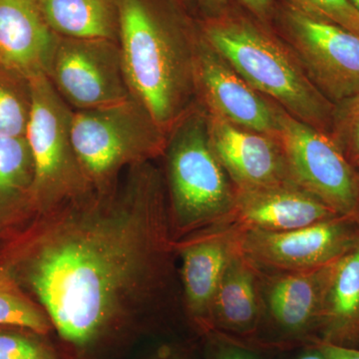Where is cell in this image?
I'll list each match as a JSON object with an SVG mask.
<instances>
[{
    "mask_svg": "<svg viewBox=\"0 0 359 359\" xmlns=\"http://www.w3.org/2000/svg\"><path fill=\"white\" fill-rule=\"evenodd\" d=\"M37 212L32 233L0 269L77 355L171 306L176 241L164 174L153 162Z\"/></svg>",
    "mask_w": 359,
    "mask_h": 359,
    "instance_id": "6da1fadb",
    "label": "cell"
},
{
    "mask_svg": "<svg viewBox=\"0 0 359 359\" xmlns=\"http://www.w3.org/2000/svg\"><path fill=\"white\" fill-rule=\"evenodd\" d=\"M118 8L130 92L168 137L198 104V22L173 0H118Z\"/></svg>",
    "mask_w": 359,
    "mask_h": 359,
    "instance_id": "7a4b0ae2",
    "label": "cell"
},
{
    "mask_svg": "<svg viewBox=\"0 0 359 359\" xmlns=\"http://www.w3.org/2000/svg\"><path fill=\"white\" fill-rule=\"evenodd\" d=\"M204 39L259 93L287 114L330 135L334 104L314 86L271 26L231 6L198 22Z\"/></svg>",
    "mask_w": 359,
    "mask_h": 359,
    "instance_id": "3957f363",
    "label": "cell"
},
{
    "mask_svg": "<svg viewBox=\"0 0 359 359\" xmlns=\"http://www.w3.org/2000/svg\"><path fill=\"white\" fill-rule=\"evenodd\" d=\"M163 157L174 240L223 223L235 205L236 188L215 154L208 114L201 104L168 135Z\"/></svg>",
    "mask_w": 359,
    "mask_h": 359,
    "instance_id": "277c9868",
    "label": "cell"
},
{
    "mask_svg": "<svg viewBox=\"0 0 359 359\" xmlns=\"http://www.w3.org/2000/svg\"><path fill=\"white\" fill-rule=\"evenodd\" d=\"M71 139L86 178L95 189L112 186L123 172L164 155L168 137L134 98L73 110Z\"/></svg>",
    "mask_w": 359,
    "mask_h": 359,
    "instance_id": "5b68a950",
    "label": "cell"
},
{
    "mask_svg": "<svg viewBox=\"0 0 359 359\" xmlns=\"http://www.w3.org/2000/svg\"><path fill=\"white\" fill-rule=\"evenodd\" d=\"M29 81L32 101L25 138L34 164L32 207L40 212L88 192L93 186L71 139L73 110L47 75Z\"/></svg>",
    "mask_w": 359,
    "mask_h": 359,
    "instance_id": "8992f818",
    "label": "cell"
},
{
    "mask_svg": "<svg viewBox=\"0 0 359 359\" xmlns=\"http://www.w3.org/2000/svg\"><path fill=\"white\" fill-rule=\"evenodd\" d=\"M271 26L328 100L335 104L358 93L359 35L280 0Z\"/></svg>",
    "mask_w": 359,
    "mask_h": 359,
    "instance_id": "52a82bcc",
    "label": "cell"
},
{
    "mask_svg": "<svg viewBox=\"0 0 359 359\" xmlns=\"http://www.w3.org/2000/svg\"><path fill=\"white\" fill-rule=\"evenodd\" d=\"M218 230V229H215ZM236 249L264 273H301L330 266L359 241V223L337 216L294 230L228 231Z\"/></svg>",
    "mask_w": 359,
    "mask_h": 359,
    "instance_id": "ba28073f",
    "label": "cell"
},
{
    "mask_svg": "<svg viewBox=\"0 0 359 359\" xmlns=\"http://www.w3.org/2000/svg\"><path fill=\"white\" fill-rule=\"evenodd\" d=\"M278 137L290 180L337 214L356 219L358 175L332 137L287 112Z\"/></svg>",
    "mask_w": 359,
    "mask_h": 359,
    "instance_id": "9c48e42d",
    "label": "cell"
},
{
    "mask_svg": "<svg viewBox=\"0 0 359 359\" xmlns=\"http://www.w3.org/2000/svg\"><path fill=\"white\" fill-rule=\"evenodd\" d=\"M47 76L74 110L95 109L133 98L119 43L112 40L59 37Z\"/></svg>",
    "mask_w": 359,
    "mask_h": 359,
    "instance_id": "30bf717a",
    "label": "cell"
},
{
    "mask_svg": "<svg viewBox=\"0 0 359 359\" xmlns=\"http://www.w3.org/2000/svg\"><path fill=\"white\" fill-rule=\"evenodd\" d=\"M199 27V26H198ZM198 103L231 124L278 136L285 111L233 69L199 29L195 51Z\"/></svg>",
    "mask_w": 359,
    "mask_h": 359,
    "instance_id": "8fae6325",
    "label": "cell"
},
{
    "mask_svg": "<svg viewBox=\"0 0 359 359\" xmlns=\"http://www.w3.org/2000/svg\"><path fill=\"white\" fill-rule=\"evenodd\" d=\"M337 216L341 215L294 182L287 181L236 190L231 214L223 223L212 229L276 233L311 226Z\"/></svg>",
    "mask_w": 359,
    "mask_h": 359,
    "instance_id": "7c38bea8",
    "label": "cell"
},
{
    "mask_svg": "<svg viewBox=\"0 0 359 359\" xmlns=\"http://www.w3.org/2000/svg\"><path fill=\"white\" fill-rule=\"evenodd\" d=\"M208 128L215 154L236 190L292 181L280 137L243 128L210 114Z\"/></svg>",
    "mask_w": 359,
    "mask_h": 359,
    "instance_id": "4fadbf2b",
    "label": "cell"
},
{
    "mask_svg": "<svg viewBox=\"0 0 359 359\" xmlns=\"http://www.w3.org/2000/svg\"><path fill=\"white\" fill-rule=\"evenodd\" d=\"M58 39L39 0H0V66L28 79L48 75Z\"/></svg>",
    "mask_w": 359,
    "mask_h": 359,
    "instance_id": "5bb4252c",
    "label": "cell"
},
{
    "mask_svg": "<svg viewBox=\"0 0 359 359\" xmlns=\"http://www.w3.org/2000/svg\"><path fill=\"white\" fill-rule=\"evenodd\" d=\"M176 250L187 313L203 327H212V304L233 250L230 233L200 231L177 241Z\"/></svg>",
    "mask_w": 359,
    "mask_h": 359,
    "instance_id": "9a60e30c",
    "label": "cell"
},
{
    "mask_svg": "<svg viewBox=\"0 0 359 359\" xmlns=\"http://www.w3.org/2000/svg\"><path fill=\"white\" fill-rule=\"evenodd\" d=\"M330 266L301 273L257 271L262 306L278 327L290 334H299L318 325Z\"/></svg>",
    "mask_w": 359,
    "mask_h": 359,
    "instance_id": "2e32d148",
    "label": "cell"
},
{
    "mask_svg": "<svg viewBox=\"0 0 359 359\" xmlns=\"http://www.w3.org/2000/svg\"><path fill=\"white\" fill-rule=\"evenodd\" d=\"M323 342L358 347L359 342V241L328 269L318 325Z\"/></svg>",
    "mask_w": 359,
    "mask_h": 359,
    "instance_id": "e0dca14e",
    "label": "cell"
},
{
    "mask_svg": "<svg viewBox=\"0 0 359 359\" xmlns=\"http://www.w3.org/2000/svg\"><path fill=\"white\" fill-rule=\"evenodd\" d=\"M262 313L259 271L233 245L212 304V327L247 334L256 330Z\"/></svg>",
    "mask_w": 359,
    "mask_h": 359,
    "instance_id": "ac0fdd59",
    "label": "cell"
},
{
    "mask_svg": "<svg viewBox=\"0 0 359 359\" xmlns=\"http://www.w3.org/2000/svg\"><path fill=\"white\" fill-rule=\"evenodd\" d=\"M39 4L59 37L119 41L118 0H39Z\"/></svg>",
    "mask_w": 359,
    "mask_h": 359,
    "instance_id": "d6986e66",
    "label": "cell"
},
{
    "mask_svg": "<svg viewBox=\"0 0 359 359\" xmlns=\"http://www.w3.org/2000/svg\"><path fill=\"white\" fill-rule=\"evenodd\" d=\"M34 164L25 137L0 136V212L32 207Z\"/></svg>",
    "mask_w": 359,
    "mask_h": 359,
    "instance_id": "ffe728a7",
    "label": "cell"
},
{
    "mask_svg": "<svg viewBox=\"0 0 359 359\" xmlns=\"http://www.w3.org/2000/svg\"><path fill=\"white\" fill-rule=\"evenodd\" d=\"M0 327L25 328L43 335H48L53 330L46 313L2 269H0Z\"/></svg>",
    "mask_w": 359,
    "mask_h": 359,
    "instance_id": "44dd1931",
    "label": "cell"
},
{
    "mask_svg": "<svg viewBox=\"0 0 359 359\" xmlns=\"http://www.w3.org/2000/svg\"><path fill=\"white\" fill-rule=\"evenodd\" d=\"M32 101L29 79L0 66V136L25 137Z\"/></svg>",
    "mask_w": 359,
    "mask_h": 359,
    "instance_id": "7402d4cb",
    "label": "cell"
},
{
    "mask_svg": "<svg viewBox=\"0 0 359 359\" xmlns=\"http://www.w3.org/2000/svg\"><path fill=\"white\" fill-rule=\"evenodd\" d=\"M330 136L354 169L359 168V92L334 104Z\"/></svg>",
    "mask_w": 359,
    "mask_h": 359,
    "instance_id": "603a6c76",
    "label": "cell"
},
{
    "mask_svg": "<svg viewBox=\"0 0 359 359\" xmlns=\"http://www.w3.org/2000/svg\"><path fill=\"white\" fill-rule=\"evenodd\" d=\"M45 337L25 328L0 327V359H60Z\"/></svg>",
    "mask_w": 359,
    "mask_h": 359,
    "instance_id": "cb8c5ba5",
    "label": "cell"
},
{
    "mask_svg": "<svg viewBox=\"0 0 359 359\" xmlns=\"http://www.w3.org/2000/svg\"><path fill=\"white\" fill-rule=\"evenodd\" d=\"M316 18L332 21L359 35V11L349 0H280Z\"/></svg>",
    "mask_w": 359,
    "mask_h": 359,
    "instance_id": "d4e9b609",
    "label": "cell"
},
{
    "mask_svg": "<svg viewBox=\"0 0 359 359\" xmlns=\"http://www.w3.org/2000/svg\"><path fill=\"white\" fill-rule=\"evenodd\" d=\"M243 9L264 25H273L276 0H237ZM273 27V26H271Z\"/></svg>",
    "mask_w": 359,
    "mask_h": 359,
    "instance_id": "484cf974",
    "label": "cell"
},
{
    "mask_svg": "<svg viewBox=\"0 0 359 359\" xmlns=\"http://www.w3.org/2000/svg\"><path fill=\"white\" fill-rule=\"evenodd\" d=\"M318 348L327 359H359V347L337 346L320 341Z\"/></svg>",
    "mask_w": 359,
    "mask_h": 359,
    "instance_id": "4316f807",
    "label": "cell"
},
{
    "mask_svg": "<svg viewBox=\"0 0 359 359\" xmlns=\"http://www.w3.org/2000/svg\"><path fill=\"white\" fill-rule=\"evenodd\" d=\"M212 359H259L254 351L233 344H219Z\"/></svg>",
    "mask_w": 359,
    "mask_h": 359,
    "instance_id": "83f0119b",
    "label": "cell"
},
{
    "mask_svg": "<svg viewBox=\"0 0 359 359\" xmlns=\"http://www.w3.org/2000/svg\"><path fill=\"white\" fill-rule=\"evenodd\" d=\"M204 13V18L218 15L231 6L229 0H196Z\"/></svg>",
    "mask_w": 359,
    "mask_h": 359,
    "instance_id": "f1b7e54d",
    "label": "cell"
},
{
    "mask_svg": "<svg viewBox=\"0 0 359 359\" xmlns=\"http://www.w3.org/2000/svg\"><path fill=\"white\" fill-rule=\"evenodd\" d=\"M297 359H327L325 358L321 351L318 348L313 349V351H306V353L302 354Z\"/></svg>",
    "mask_w": 359,
    "mask_h": 359,
    "instance_id": "f546056e",
    "label": "cell"
},
{
    "mask_svg": "<svg viewBox=\"0 0 359 359\" xmlns=\"http://www.w3.org/2000/svg\"><path fill=\"white\" fill-rule=\"evenodd\" d=\"M173 1L179 4L180 6L183 7V8H185L186 2L188 1V0H173Z\"/></svg>",
    "mask_w": 359,
    "mask_h": 359,
    "instance_id": "4dcf8cb0",
    "label": "cell"
},
{
    "mask_svg": "<svg viewBox=\"0 0 359 359\" xmlns=\"http://www.w3.org/2000/svg\"><path fill=\"white\" fill-rule=\"evenodd\" d=\"M356 175H358V188H359V168L358 169H355ZM356 219H358L359 223V201H358V214H356Z\"/></svg>",
    "mask_w": 359,
    "mask_h": 359,
    "instance_id": "1f68e13d",
    "label": "cell"
},
{
    "mask_svg": "<svg viewBox=\"0 0 359 359\" xmlns=\"http://www.w3.org/2000/svg\"><path fill=\"white\" fill-rule=\"evenodd\" d=\"M349 1H351V4L359 11V0H349Z\"/></svg>",
    "mask_w": 359,
    "mask_h": 359,
    "instance_id": "d6a6232c",
    "label": "cell"
}]
</instances>
